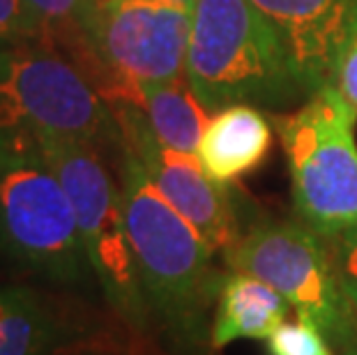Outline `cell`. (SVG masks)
Returning <instances> with one entry per match:
<instances>
[{"mask_svg":"<svg viewBox=\"0 0 357 355\" xmlns=\"http://www.w3.org/2000/svg\"><path fill=\"white\" fill-rule=\"evenodd\" d=\"M120 192L141 289L153 328L176 355H210L212 321L224 277L215 252L120 146Z\"/></svg>","mask_w":357,"mask_h":355,"instance_id":"6da1fadb","label":"cell"},{"mask_svg":"<svg viewBox=\"0 0 357 355\" xmlns=\"http://www.w3.org/2000/svg\"><path fill=\"white\" fill-rule=\"evenodd\" d=\"M185 77L205 111L286 109L307 100L286 44L252 0H192Z\"/></svg>","mask_w":357,"mask_h":355,"instance_id":"7a4b0ae2","label":"cell"},{"mask_svg":"<svg viewBox=\"0 0 357 355\" xmlns=\"http://www.w3.org/2000/svg\"><path fill=\"white\" fill-rule=\"evenodd\" d=\"M0 254L42 282H95L70 194L35 141L0 143Z\"/></svg>","mask_w":357,"mask_h":355,"instance_id":"3957f363","label":"cell"},{"mask_svg":"<svg viewBox=\"0 0 357 355\" xmlns=\"http://www.w3.org/2000/svg\"><path fill=\"white\" fill-rule=\"evenodd\" d=\"M65 139L95 148L123 143L102 93L42 40L0 49V143Z\"/></svg>","mask_w":357,"mask_h":355,"instance_id":"277c9868","label":"cell"},{"mask_svg":"<svg viewBox=\"0 0 357 355\" xmlns=\"http://www.w3.org/2000/svg\"><path fill=\"white\" fill-rule=\"evenodd\" d=\"M291 173L295 215L330 238L357 224V111L328 83L272 118Z\"/></svg>","mask_w":357,"mask_h":355,"instance_id":"5b68a950","label":"cell"},{"mask_svg":"<svg viewBox=\"0 0 357 355\" xmlns=\"http://www.w3.org/2000/svg\"><path fill=\"white\" fill-rule=\"evenodd\" d=\"M70 194L77 226L95 284L125 326L146 335L153 328L125 222L123 192L100 155L81 141H35Z\"/></svg>","mask_w":357,"mask_h":355,"instance_id":"8992f818","label":"cell"},{"mask_svg":"<svg viewBox=\"0 0 357 355\" xmlns=\"http://www.w3.org/2000/svg\"><path fill=\"white\" fill-rule=\"evenodd\" d=\"M224 263L270 284L341 355L357 351V312L339 282L328 243L307 224H254L224 254Z\"/></svg>","mask_w":357,"mask_h":355,"instance_id":"52a82bcc","label":"cell"},{"mask_svg":"<svg viewBox=\"0 0 357 355\" xmlns=\"http://www.w3.org/2000/svg\"><path fill=\"white\" fill-rule=\"evenodd\" d=\"M192 5L180 0H86L79 30L116 79L111 102L185 77Z\"/></svg>","mask_w":357,"mask_h":355,"instance_id":"ba28073f","label":"cell"},{"mask_svg":"<svg viewBox=\"0 0 357 355\" xmlns=\"http://www.w3.org/2000/svg\"><path fill=\"white\" fill-rule=\"evenodd\" d=\"M123 143L146 169L159 194L201 233L215 254H226L242 238V224L229 185L215 183L199 157L180 153L159 141L134 102H111Z\"/></svg>","mask_w":357,"mask_h":355,"instance_id":"9c48e42d","label":"cell"},{"mask_svg":"<svg viewBox=\"0 0 357 355\" xmlns=\"http://www.w3.org/2000/svg\"><path fill=\"white\" fill-rule=\"evenodd\" d=\"M286 44L309 95L328 86L357 40V0H252Z\"/></svg>","mask_w":357,"mask_h":355,"instance_id":"30bf717a","label":"cell"},{"mask_svg":"<svg viewBox=\"0 0 357 355\" xmlns=\"http://www.w3.org/2000/svg\"><path fill=\"white\" fill-rule=\"evenodd\" d=\"M272 127L268 116L249 104L217 111L208 120L196 150L205 173L219 185H233L263 164L272 148Z\"/></svg>","mask_w":357,"mask_h":355,"instance_id":"8fae6325","label":"cell"},{"mask_svg":"<svg viewBox=\"0 0 357 355\" xmlns=\"http://www.w3.org/2000/svg\"><path fill=\"white\" fill-rule=\"evenodd\" d=\"M288 300L254 275L224 277L212 321V346L219 351L242 339H268L291 314Z\"/></svg>","mask_w":357,"mask_h":355,"instance_id":"7c38bea8","label":"cell"},{"mask_svg":"<svg viewBox=\"0 0 357 355\" xmlns=\"http://www.w3.org/2000/svg\"><path fill=\"white\" fill-rule=\"evenodd\" d=\"M70 346L63 314L30 286H0V355H60Z\"/></svg>","mask_w":357,"mask_h":355,"instance_id":"4fadbf2b","label":"cell"},{"mask_svg":"<svg viewBox=\"0 0 357 355\" xmlns=\"http://www.w3.org/2000/svg\"><path fill=\"white\" fill-rule=\"evenodd\" d=\"M134 104L141 109L148 127L164 146L196 155L210 118L203 104L196 100L194 90L189 88L187 77L141 90Z\"/></svg>","mask_w":357,"mask_h":355,"instance_id":"5bb4252c","label":"cell"},{"mask_svg":"<svg viewBox=\"0 0 357 355\" xmlns=\"http://www.w3.org/2000/svg\"><path fill=\"white\" fill-rule=\"evenodd\" d=\"M265 342L270 355H332V346L323 332L305 319L281 323Z\"/></svg>","mask_w":357,"mask_h":355,"instance_id":"9a60e30c","label":"cell"},{"mask_svg":"<svg viewBox=\"0 0 357 355\" xmlns=\"http://www.w3.org/2000/svg\"><path fill=\"white\" fill-rule=\"evenodd\" d=\"M42 37L44 30L26 0H0V49Z\"/></svg>","mask_w":357,"mask_h":355,"instance_id":"2e32d148","label":"cell"},{"mask_svg":"<svg viewBox=\"0 0 357 355\" xmlns=\"http://www.w3.org/2000/svg\"><path fill=\"white\" fill-rule=\"evenodd\" d=\"M325 243L330 247L339 282L357 312V224L337 236L325 238Z\"/></svg>","mask_w":357,"mask_h":355,"instance_id":"e0dca14e","label":"cell"},{"mask_svg":"<svg viewBox=\"0 0 357 355\" xmlns=\"http://www.w3.org/2000/svg\"><path fill=\"white\" fill-rule=\"evenodd\" d=\"M26 3L47 35L51 30H63L70 24L79 28V17L86 0H26Z\"/></svg>","mask_w":357,"mask_h":355,"instance_id":"ac0fdd59","label":"cell"},{"mask_svg":"<svg viewBox=\"0 0 357 355\" xmlns=\"http://www.w3.org/2000/svg\"><path fill=\"white\" fill-rule=\"evenodd\" d=\"M332 86L339 90V95L357 111V40L339 58L337 70H334Z\"/></svg>","mask_w":357,"mask_h":355,"instance_id":"d6986e66","label":"cell"},{"mask_svg":"<svg viewBox=\"0 0 357 355\" xmlns=\"http://www.w3.org/2000/svg\"><path fill=\"white\" fill-rule=\"evenodd\" d=\"M351 355H357V351H353V353H351Z\"/></svg>","mask_w":357,"mask_h":355,"instance_id":"ffe728a7","label":"cell"}]
</instances>
